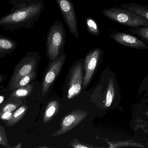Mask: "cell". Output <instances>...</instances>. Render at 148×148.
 I'll return each mask as SVG.
<instances>
[{"label": "cell", "instance_id": "7a4b0ae2", "mask_svg": "<svg viewBox=\"0 0 148 148\" xmlns=\"http://www.w3.org/2000/svg\"><path fill=\"white\" fill-rule=\"evenodd\" d=\"M66 37L63 23L59 20L55 21L49 29L46 41V53L50 61L59 58L64 53Z\"/></svg>", "mask_w": 148, "mask_h": 148}, {"label": "cell", "instance_id": "d4e9b609", "mask_svg": "<svg viewBox=\"0 0 148 148\" xmlns=\"http://www.w3.org/2000/svg\"><path fill=\"white\" fill-rule=\"evenodd\" d=\"M4 100V96H0V105L2 103Z\"/></svg>", "mask_w": 148, "mask_h": 148}, {"label": "cell", "instance_id": "cb8c5ba5", "mask_svg": "<svg viewBox=\"0 0 148 148\" xmlns=\"http://www.w3.org/2000/svg\"><path fill=\"white\" fill-rule=\"evenodd\" d=\"M13 114L12 112H5L0 115V119L6 122L8 121L11 119Z\"/></svg>", "mask_w": 148, "mask_h": 148}, {"label": "cell", "instance_id": "5bb4252c", "mask_svg": "<svg viewBox=\"0 0 148 148\" xmlns=\"http://www.w3.org/2000/svg\"><path fill=\"white\" fill-rule=\"evenodd\" d=\"M118 7L130 10L148 21V10L144 8L143 5L136 3L130 2L123 3Z\"/></svg>", "mask_w": 148, "mask_h": 148}, {"label": "cell", "instance_id": "4316f807", "mask_svg": "<svg viewBox=\"0 0 148 148\" xmlns=\"http://www.w3.org/2000/svg\"><path fill=\"white\" fill-rule=\"evenodd\" d=\"M143 7L145 8H146V9L148 10V5H143Z\"/></svg>", "mask_w": 148, "mask_h": 148}, {"label": "cell", "instance_id": "277c9868", "mask_svg": "<svg viewBox=\"0 0 148 148\" xmlns=\"http://www.w3.org/2000/svg\"><path fill=\"white\" fill-rule=\"evenodd\" d=\"M40 61V56L37 52H30L26 54L14 70L10 80V87L11 89L23 77L34 71Z\"/></svg>", "mask_w": 148, "mask_h": 148}, {"label": "cell", "instance_id": "83f0119b", "mask_svg": "<svg viewBox=\"0 0 148 148\" xmlns=\"http://www.w3.org/2000/svg\"><path fill=\"white\" fill-rule=\"evenodd\" d=\"M145 114L147 116H148V110L145 113Z\"/></svg>", "mask_w": 148, "mask_h": 148}, {"label": "cell", "instance_id": "e0dca14e", "mask_svg": "<svg viewBox=\"0 0 148 148\" xmlns=\"http://www.w3.org/2000/svg\"><path fill=\"white\" fill-rule=\"evenodd\" d=\"M127 31L129 34L137 35L147 45L148 44V26L130 28Z\"/></svg>", "mask_w": 148, "mask_h": 148}, {"label": "cell", "instance_id": "ba28073f", "mask_svg": "<svg viewBox=\"0 0 148 148\" xmlns=\"http://www.w3.org/2000/svg\"><path fill=\"white\" fill-rule=\"evenodd\" d=\"M87 111L84 109L73 110L66 115L62 120L60 129L52 134L51 137H56L66 134L75 127L88 116Z\"/></svg>", "mask_w": 148, "mask_h": 148}, {"label": "cell", "instance_id": "d6986e66", "mask_svg": "<svg viewBox=\"0 0 148 148\" xmlns=\"http://www.w3.org/2000/svg\"><path fill=\"white\" fill-rule=\"evenodd\" d=\"M85 23L88 32L90 34L95 36H97L101 34V30L96 21L93 17H87L85 20Z\"/></svg>", "mask_w": 148, "mask_h": 148}, {"label": "cell", "instance_id": "3957f363", "mask_svg": "<svg viewBox=\"0 0 148 148\" xmlns=\"http://www.w3.org/2000/svg\"><path fill=\"white\" fill-rule=\"evenodd\" d=\"M102 14L107 18L130 28L148 26V21L130 10L117 6L104 9Z\"/></svg>", "mask_w": 148, "mask_h": 148}, {"label": "cell", "instance_id": "ffe728a7", "mask_svg": "<svg viewBox=\"0 0 148 148\" xmlns=\"http://www.w3.org/2000/svg\"><path fill=\"white\" fill-rule=\"evenodd\" d=\"M33 84H28L24 87H21L16 90L10 95V96L14 98H23L28 96L32 92Z\"/></svg>", "mask_w": 148, "mask_h": 148}, {"label": "cell", "instance_id": "52a82bcc", "mask_svg": "<svg viewBox=\"0 0 148 148\" xmlns=\"http://www.w3.org/2000/svg\"><path fill=\"white\" fill-rule=\"evenodd\" d=\"M66 59V54L63 53L59 58L50 61L42 78V93L46 94L60 74Z\"/></svg>", "mask_w": 148, "mask_h": 148}, {"label": "cell", "instance_id": "2e32d148", "mask_svg": "<svg viewBox=\"0 0 148 148\" xmlns=\"http://www.w3.org/2000/svg\"><path fill=\"white\" fill-rule=\"evenodd\" d=\"M23 102L20 98H14L10 96L0 109V115L5 112H12L22 104Z\"/></svg>", "mask_w": 148, "mask_h": 148}, {"label": "cell", "instance_id": "603a6c76", "mask_svg": "<svg viewBox=\"0 0 148 148\" xmlns=\"http://www.w3.org/2000/svg\"><path fill=\"white\" fill-rule=\"evenodd\" d=\"M0 145L6 148H11L8 142L4 127L0 125Z\"/></svg>", "mask_w": 148, "mask_h": 148}, {"label": "cell", "instance_id": "f546056e", "mask_svg": "<svg viewBox=\"0 0 148 148\" xmlns=\"http://www.w3.org/2000/svg\"><path fill=\"white\" fill-rule=\"evenodd\" d=\"M2 79V78L1 77V76H0V81H1Z\"/></svg>", "mask_w": 148, "mask_h": 148}, {"label": "cell", "instance_id": "f1b7e54d", "mask_svg": "<svg viewBox=\"0 0 148 148\" xmlns=\"http://www.w3.org/2000/svg\"><path fill=\"white\" fill-rule=\"evenodd\" d=\"M38 148H49V147H38Z\"/></svg>", "mask_w": 148, "mask_h": 148}, {"label": "cell", "instance_id": "8fae6325", "mask_svg": "<svg viewBox=\"0 0 148 148\" xmlns=\"http://www.w3.org/2000/svg\"><path fill=\"white\" fill-rule=\"evenodd\" d=\"M17 46L18 44L15 41L0 34V58L10 54Z\"/></svg>", "mask_w": 148, "mask_h": 148}, {"label": "cell", "instance_id": "484cf974", "mask_svg": "<svg viewBox=\"0 0 148 148\" xmlns=\"http://www.w3.org/2000/svg\"><path fill=\"white\" fill-rule=\"evenodd\" d=\"M22 147V145L21 143H18L17 145L15 146V147H14V148H21Z\"/></svg>", "mask_w": 148, "mask_h": 148}, {"label": "cell", "instance_id": "44dd1931", "mask_svg": "<svg viewBox=\"0 0 148 148\" xmlns=\"http://www.w3.org/2000/svg\"><path fill=\"white\" fill-rule=\"evenodd\" d=\"M36 76L37 74H36V72L34 71L30 74H29L28 75L23 76L14 86L12 90H14V89L15 90L21 87H24L28 85L29 83L33 81L36 79Z\"/></svg>", "mask_w": 148, "mask_h": 148}, {"label": "cell", "instance_id": "6da1fadb", "mask_svg": "<svg viewBox=\"0 0 148 148\" xmlns=\"http://www.w3.org/2000/svg\"><path fill=\"white\" fill-rule=\"evenodd\" d=\"M8 13L0 18L3 30L13 31L34 27L45 9L42 0H9Z\"/></svg>", "mask_w": 148, "mask_h": 148}, {"label": "cell", "instance_id": "ac0fdd59", "mask_svg": "<svg viewBox=\"0 0 148 148\" xmlns=\"http://www.w3.org/2000/svg\"><path fill=\"white\" fill-rule=\"evenodd\" d=\"M103 140L105 141L108 144L109 148H114L123 147H137L144 148V147L142 144L137 143L133 141H120L110 140L107 139H103Z\"/></svg>", "mask_w": 148, "mask_h": 148}, {"label": "cell", "instance_id": "4fadbf2b", "mask_svg": "<svg viewBox=\"0 0 148 148\" xmlns=\"http://www.w3.org/2000/svg\"><path fill=\"white\" fill-rule=\"evenodd\" d=\"M115 95V87L114 80L112 77H110L109 79L108 86L105 91L104 95V107L108 108L111 106Z\"/></svg>", "mask_w": 148, "mask_h": 148}, {"label": "cell", "instance_id": "7402d4cb", "mask_svg": "<svg viewBox=\"0 0 148 148\" xmlns=\"http://www.w3.org/2000/svg\"><path fill=\"white\" fill-rule=\"evenodd\" d=\"M69 147H71L74 148H105L104 147H96L93 146L91 144H87L80 141L76 138H74L70 142L69 145Z\"/></svg>", "mask_w": 148, "mask_h": 148}, {"label": "cell", "instance_id": "30bf717a", "mask_svg": "<svg viewBox=\"0 0 148 148\" xmlns=\"http://www.w3.org/2000/svg\"><path fill=\"white\" fill-rule=\"evenodd\" d=\"M110 36L116 43L125 47L136 49H148V46L140 39L134 35L115 31Z\"/></svg>", "mask_w": 148, "mask_h": 148}, {"label": "cell", "instance_id": "5b68a950", "mask_svg": "<svg viewBox=\"0 0 148 148\" xmlns=\"http://www.w3.org/2000/svg\"><path fill=\"white\" fill-rule=\"evenodd\" d=\"M84 61H77L73 65L69 76L67 89V98L72 99L78 95L82 91L83 78Z\"/></svg>", "mask_w": 148, "mask_h": 148}, {"label": "cell", "instance_id": "9a60e30c", "mask_svg": "<svg viewBox=\"0 0 148 148\" xmlns=\"http://www.w3.org/2000/svg\"><path fill=\"white\" fill-rule=\"evenodd\" d=\"M28 108V107L26 104L19 107L17 110H16L15 112L13 113L11 119L8 121L5 122L6 125L8 127H11L17 124L25 115Z\"/></svg>", "mask_w": 148, "mask_h": 148}, {"label": "cell", "instance_id": "9c48e42d", "mask_svg": "<svg viewBox=\"0 0 148 148\" xmlns=\"http://www.w3.org/2000/svg\"><path fill=\"white\" fill-rule=\"evenodd\" d=\"M102 50L99 48L93 49L87 53L84 61V73L82 84L84 89L90 82L98 63L102 57Z\"/></svg>", "mask_w": 148, "mask_h": 148}, {"label": "cell", "instance_id": "8992f818", "mask_svg": "<svg viewBox=\"0 0 148 148\" xmlns=\"http://www.w3.org/2000/svg\"><path fill=\"white\" fill-rule=\"evenodd\" d=\"M60 12L70 33L79 39L77 21L73 4L71 0H56Z\"/></svg>", "mask_w": 148, "mask_h": 148}, {"label": "cell", "instance_id": "7c38bea8", "mask_svg": "<svg viewBox=\"0 0 148 148\" xmlns=\"http://www.w3.org/2000/svg\"><path fill=\"white\" fill-rule=\"evenodd\" d=\"M60 107V104L58 101L53 100L49 102L46 107L44 111L43 123H47L50 121L57 114Z\"/></svg>", "mask_w": 148, "mask_h": 148}]
</instances>
